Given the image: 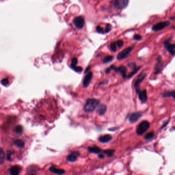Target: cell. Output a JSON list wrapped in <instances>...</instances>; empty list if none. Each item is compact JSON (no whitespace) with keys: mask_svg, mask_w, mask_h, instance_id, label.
Returning a JSON list of instances; mask_svg holds the SVG:
<instances>
[{"mask_svg":"<svg viewBox=\"0 0 175 175\" xmlns=\"http://www.w3.org/2000/svg\"><path fill=\"white\" fill-rule=\"evenodd\" d=\"M99 104V101L94 98L88 99L84 106V110L86 113H90L94 111Z\"/></svg>","mask_w":175,"mask_h":175,"instance_id":"6da1fadb","label":"cell"},{"mask_svg":"<svg viewBox=\"0 0 175 175\" xmlns=\"http://www.w3.org/2000/svg\"><path fill=\"white\" fill-rule=\"evenodd\" d=\"M150 124L147 121H143L141 122L138 126L136 129L137 135L141 136L144 134L150 128Z\"/></svg>","mask_w":175,"mask_h":175,"instance_id":"7a4b0ae2","label":"cell"},{"mask_svg":"<svg viewBox=\"0 0 175 175\" xmlns=\"http://www.w3.org/2000/svg\"><path fill=\"white\" fill-rule=\"evenodd\" d=\"M146 74L145 73H141L136 78V79L135 80V82L134 83V87L135 88L136 92L137 94L140 90V83L144 80V79L146 77Z\"/></svg>","mask_w":175,"mask_h":175,"instance_id":"3957f363","label":"cell"},{"mask_svg":"<svg viewBox=\"0 0 175 175\" xmlns=\"http://www.w3.org/2000/svg\"><path fill=\"white\" fill-rule=\"evenodd\" d=\"M110 67L112 70H114L116 73H120L123 79H125L127 77L126 76L127 68L125 66H121L119 67H116L115 65H112Z\"/></svg>","mask_w":175,"mask_h":175,"instance_id":"277c9868","label":"cell"},{"mask_svg":"<svg viewBox=\"0 0 175 175\" xmlns=\"http://www.w3.org/2000/svg\"><path fill=\"white\" fill-rule=\"evenodd\" d=\"M128 3L129 0H115L114 6L116 8L123 9L127 7Z\"/></svg>","mask_w":175,"mask_h":175,"instance_id":"5b68a950","label":"cell"},{"mask_svg":"<svg viewBox=\"0 0 175 175\" xmlns=\"http://www.w3.org/2000/svg\"><path fill=\"white\" fill-rule=\"evenodd\" d=\"M170 24V22L169 21H165V22H159L153 26L152 27V29L153 31H157L161 30H162L166 27L168 26Z\"/></svg>","mask_w":175,"mask_h":175,"instance_id":"8992f818","label":"cell"},{"mask_svg":"<svg viewBox=\"0 0 175 175\" xmlns=\"http://www.w3.org/2000/svg\"><path fill=\"white\" fill-rule=\"evenodd\" d=\"M74 25L79 29H81L84 25V20L81 16H79L75 18L73 20Z\"/></svg>","mask_w":175,"mask_h":175,"instance_id":"52a82bcc","label":"cell"},{"mask_svg":"<svg viewBox=\"0 0 175 175\" xmlns=\"http://www.w3.org/2000/svg\"><path fill=\"white\" fill-rule=\"evenodd\" d=\"M163 67V63L162 61V58L161 56H159L157 58V63L156 64L154 69V74L157 75L160 73L162 70Z\"/></svg>","mask_w":175,"mask_h":175,"instance_id":"ba28073f","label":"cell"},{"mask_svg":"<svg viewBox=\"0 0 175 175\" xmlns=\"http://www.w3.org/2000/svg\"><path fill=\"white\" fill-rule=\"evenodd\" d=\"M132 50V47H127L120 52L117 56V59L122 60L126 58Z\"/></svg>","mask_w":175,"mask_h":175,"instance_id":"9c48e42d","label":"cell"},{"mask_svg":"<svg viewBox=\"0 0 175 175\" xmlns=\"http://www.w3.org/2000/svg\"><path fill=\"white\" fill-rule=\"evenodd\" d=\"M92 78H93L92 72H90L87 73V74L84 77L83 81V85L84 87L86 88L89 86V85L90 84L92 81Z\"/></svg>","mask_w":175,"mask_h":175,"instance_id":"30bf717a","label":"cell"},{"mask_svg":"<svg viewBox=\"0 0 175 175\" xmlns=\"http://www.w3.org/2000/svg\"><path fill=\"white\" fill-rule=\"evenodd\" d=\"M164 45L165 48L170 53V54L174 56L175 52V44H171L168 41H165L164 42Z\"/></svg>","mask_w":175,"mask_h":175,"instance_id":"8fae6325","label":"cell"},{"mask_svg":"<svg viewBox=\"0 0 175 175\" xmlns=\"http://www.w3.org/2000/svg\"><path fill=\"white\" fill-rule=\"evenodd\" d=\"M79 156H80V153L78 151L73 152L69 155L67 156L66 159L69 162H74L77 160L78 157Z\"/></svg>","mask_w":175,"mask_h":175,"instance_id":"7c38bea8","label":"cell"},{"mask_svg":"<svg viewBox=\"0 0 175 175\" xmlns=\"http://www.w3.org/2000/svg\"><path fill=\"white\" fill-rule=\"evenodd\" d=\"M139 99L141 101L142 103H144L147 101V91L146 90H140L138 93Z\"/></svg>","mask_w":175,"mask_h":175,"instance_id":"4fadbf2b","label":"cell"},{"mask_svg":"<svg viewBox=\"0 0 175 175\" xmlns=\"http://www.w3.org/2000/svg\"><path fill=\"white\" fill-rule=\"evenodd\" d=\"M142 114L139 112H135L132 114L129 117V121L131 123H135L142 117Z\"/></svg>","mask_w":175,"mask_h":175,"instance_id":"5bb4252c","label":"cell"},{"mask_svg":"<svg viewBox=\"0 0 175 175\" xmlns=\"http://www.w3.org/2000/svg\"><path fill=\"white\" fill-rule=\"evenodd\" d=\"M112 140V137L110 135H105L101 136L98 138V141L101 143H106L110 142Z\"/></svg>","mask_w":175,"mask_h":175,"instance_id":"9a60e30c","label":"cell"},{"mask_svg":"<svg viewBox=\"0 0 175 175\" xmlns=\"http://www.w3.org/2000/svg\"><path fill=\"white\" fill-rule=\"evenodd\" d=\"M106 110H107L106 105L105 104H102L99 105V106L98 107L97 113L98 114V115L102 116L105 114V113L106 112Z\"/></svg>","mask_w":175,"mask_h":175,"instance_id":"2e32d148","label":"cell"},{"mask_svg":"<svg viewBox=\"0 0 175 175\" xmlns=\"http://www.w3.org/2000/svg\"><path fill=\"white\" fill-rule=\"evenodd\" d=\"M9 172L11 175H19L21 172V167L19 166H14L10 168Z\"/></svg>","mask_w":175,"mask_h":175,"instance_id":"e0dca14e","label":"cell"},{"mask_svg":"<svg viewBox=\"0 0 175 175\" xmlns=\"http://www.w3.org/2000/svg\"><path fill=\"white\" fill-rule=\"evenodd\" d=\"M88 151L89 153H94L96 154H99V153H101L102 152V150L97 146L88 147Z\"/></svg>","mask_w":175,"mask_h":175,"instance_id":"ac0fdd59","label":"cell"},{"mask_svg":"<svg viewBox=\"0 0 175 175\" xmlns=\"http://www.w3.org/2000/svg\"><path fill=\"white\" fill-rule=\"evenodd\" d=\"M49 171L53 173L58 174V175H62L65 173V171L64 170L57 168L54 166H51L49 168Z\"/></svg>","mask_w":175,"mask_h":175,"instance_id":"d6986e66","label":"cell"},{"mask_svg":"<svg viewBox=\"0 0 175 175\" xmlns=\"http://www.w3.org/2000/svg\"><path fill=\"white\" fill-rule=\"evenodd\" d=\"M162 96L164 98L172 97L175 99V90H173L172 91H167L164 92L162 94Z\"/></svg>","mask_w":175,"mask_h":175,"instance_id":"ffe728a7","label":"cell"},{"mask_svg":"<svg viewBox=\"0 0 175 175\" xmlns=\"http://www.w3.org/2000/svg\"><path fill=\"white\" fill-rule=\"evenodd\" d=\"M115 152V151L113 150H107L103 151V153L108 157H112L114 156Z\"/></svg>","mask_w":175,"mask_h":175,"instance_id":"44dd1931","label":"cell"},{"mask_svg":"<svg viewBox=\"0 0 175 175\" xmlns=\"http://www.w3.org/2000/svg\"><path fill=\"white\" fill-rule=\"evenodd\" d=\"M15 144L18 147L22 148V147H23L24 146V145H25V143H24V142L22 140L18 139V140H17L15 142Z\"/></svg>","mask_w":175,"mask_h":175,"instance_id":"7402d4cb","label":"cell"},{"mask_svg":"<svg viewBox=\"0 0 175 175\" xmlns=\"http://www.w3.org/2000/svg\"><path fill=\"white\" fill-rule=\"evenodd\" d=\"M5 153L3 150L0 148V164H2L4 162Z\"/></svg>","mask_w":175,"mask_h":175,"instance_id":"603a6c76","label":"cell"},{"mask_svg":"<svg viewBox=\"0 0 175 175\" xmlns=\"http://www.w3.org/2000/svg\"><path fill=\"white\" fill-rule=\"evenodd\" d=\"M154 136H155L154 132H152L147 133L144 137V138L146 140H150L154 138Z\"/></svg>","mask_w":175,"mask_h":175,"instance_id":"cb8c5ba5","label":"cell"},{"mask_svg":"<svg viewBox=\"0 0 175 175\" xmlns=\"http://www.w3.org/2000/svg\"><path fill=\"white\" fill-rule=\"evenodd\" d=\"M114 59V57L113 56H107L105 57L103 60V63H108L113 60Z\"/></svg>","mask_w":175,"mask_h":175,"instance_id":"d4e9b609","label":"cell"},{"mask_svg":"<svg viewBox=\"0 0 175 175\" xmlns=\"http://www.w3.org/2000/svg\"><path fill=\"white\" fill-rule=\"evenodd\" d=\"M141 68V67H137L134 70H133V72H132L129 75H128V76L126 77V78H132L134 75H135L140 70V69Z\"/></svg>","mask_w":175,"mask_h":175,"instance_id":"484cf974","label":"cell"},{"mask_svg":"<svg viewBox=\"0 0 175 175\" xmlns=\"http://www.w3.org/2000/svg\"><path fill=\"white\" fill-rule=\"evenodd\" d=\"M78 59L76 58H74L72 59V63H71V65H70V67L71 68L74 67V66H77V64H78Z\"/></svg>","mask_w":175,"mask_h":175,"instance_id":"4316f807","label":"cell"},{"mask_svg":"<svg viewBox=\"0 0 175 175\" xmlns=\"http://www.w3.org/2000/svg\"><path fill=\"white\" fill-rule=\"evenodd\" d=\"M15 131L17 134H21L22 133V132H23V128H22V126H21V125L17 126L15 127Z\"/></svg>","mask_w":175,"mask_h":175,"instance_id":"83f0119b","label":"cell"},{"mask_svg":"<svg viewBox=\"0 0 175 175\" xmlns=\"http://www.w3.org/2000/svg\"><path fill=\"white\" fill-rule=\"evenodd\" d=\"M110 48H111V49L112 50V51L115 52L117 50V45H116V42H114V43H112V44H111Z\"/></svg>","mask_w":175,"mask_h":175,"instance_id":"f1b7e54d","label":"cell"},{"mask_svg":"<svg viewBox=\"0 0 175 175\" xmlns=\"http://www.w3.org/2000/svg\"><path fill=\"white\" fill-rule=\"evenodd\" d=\"M73 69H74L75 72H77V73H80L81 72L82 70H83V68L82 67H80V66H74L72 68Z\"/></svg>","mask_w":175,"mask_h":175,"instance_id":"f546056e","label":"cell"},{"mask_svg":"<svg viewBox=\"0 0 175 175\" xmlns=\"http://www.w3.org/2000/svg\"><path fill=\"white\" fill-rule=\"evenodd\" d=\"M111 28H112V26H111V24H106V27H105V29L104 30V33H108L109 31H111Z\"/></svg>","mask_w":175,"mask_h":175,"instance_id":"4dcf8cb0","label":"cell"},{"mask_svg":"<svg viewBox=\"0 0 175 175\" xmlns=\"http://www.w3.org/2000/svg\"><path fill=\"white\" fill-rule=\"evenodd\" d=\"M1 84L4 85V86H6L9 83V80L7 78H5V79H4L3 80H2L1 81Z\"/></svg>","mask_w":175,"mask_h":175,"instance_id":"1f68e13d","label":"cell"},{"mask_svg":"<svg viewBox=\"0 0 175 175\" xmlns=\"http://www.w3.org/2000/svg\"><path fill=\"white\" fill-rule=\"evenodd\" d=\"M96 30L98 33H101V34L105 33H104V30L103 29V28L100 26H98L97 27H96Z\"/></svg>","mask_w":175,"mask_h":175,"instance_id":"d6a6232c","label":"cell"},{"mask_svg":"<svg viewBox=\"0 0 175 175\" xmlns=\"http://www.w3.org/2000/svg\"><path fill=\"white\" fill-rule=\"evenodd\" d=\"M128 67H129L130 68H131L132 69H133V70L135 69L137 67L136 63H134V62H133V63H131L129 64H128Z\"/></svg>","mask_w":175,"mask_h":175,"instance_id":"836d02e7","label":"cell"},{"mask_svg":"<svg viewBox=\"0 0 175 175\" xmlns=\"http://www.w3.org/2000/svg\"><path fill=\"white\" fill-rule=\"evenodd\" d=\"M116 43L118 47H119V48L121 47L123 45V44H124V42L122 40H119V41H117V42H116Z\"/></svg>","mask_w":175,"mask_h":175,"instance_id":"e575fe53","label":"cell"},{"mask_svg":"<svg viewBox=\"0 0 175 175\" xmlns=\"http://www.w3.org/2000/svg\"><path fill=\"white\" fill-rule=\"evenodd\" d=\"M14 154L13 152H11V151H8L7 152V159L8 160H10L11 159V156H12V155Z\"/></svg>","mask_w":175,"mask_h":175,"instance_id":"d590c367","label":"cell"},{"mask_svg":"<svg viewBox=\"0 0 175 175\" xmlns=\"http://www.w3.org/2000/svg\"><path fill=\"white\" fill-rule=\"evenodd\" d=\"M134 39L136 40H137V41H139V40H141L142 39V37L139 35H135L134 36Z\"/></svg>","mask_w":175,"mask_h":175,"instance_id":"8d00e7d4","label":"cell"},{"mask_svg":"<svg viewBox=\"0 0 175 175\" xmlns=\"http://www.w3.org/2000/svg\"><path fill=\"white\" fill-rule=\"evenodd\" d=\"M90 69V66H88L87 68H86V70H85V74H87V73H88L89 72V70Z\"/></svg>","mask_w":175,"mask_h":175,"instance_id":"74e56055","label":"cell"},{"mask_svg":"<svg viewBox=\"0 0 175 175\" xmlns=\"http://www.w3.org/2000/svg\"><path fill=\"white\" fill-rule=\"evenodd\" d=\"M98 157H99V158H100V159H103V158H104V155H103V154H102L99 153V155H98Z\"/></svg>","mask_w":175,"mask_h":175,"instance_id":"f35d334b","label":"cell"},{"mask_svg":"<svg viewBox=\"0 0 175 175\" xmlns=\"http://www.w3.org/2000/svg\"><path fill=\"white\" fill-rule=\"evenodd\" d=\"M168 123V121H167V122H166L164 124H163V125H162V127H161V128H164L167 124V123Z\"/></svg>","mask_w":175,"mask_h":175,"instance_id":"ab89813d","label":"cell"},{"mask_svg":"<svg viewBox=\"0 0 175 175\" xmlns=\"http://www.w3.org/2000/svg\"><path fill=\"white\" fill-rule=\"evenodd\" d=\"M171 19L173 20H174V19H175V17H173V18H171Z\"/></svg>","mask_w":175,"mask_h":175,"instance_id":"60d3db41","label":"cell"}]
</instances>
